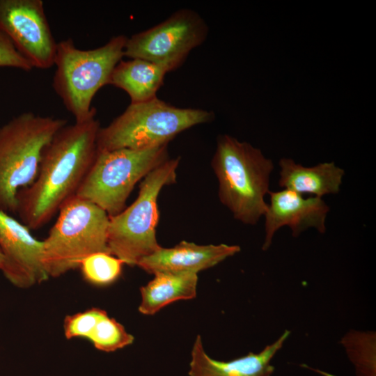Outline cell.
Listing matches in <instances>:
<instances>
[{"instance_id":"cell-15","label":"cell","mask_w":376,"mask_h":376,"mask_svg":"<svg viewBox=\"0 0 376 376\" xmlns=\"http://www.w3.org/2000/svg\"><path fill=\"white\" fill-rule=\"evenodd\" d=\"M279 166L281 187L301 195L311 194L320 198L338 193L345 173L334 162L304 166L292 159L284 157L280 160Z\"/></svg>"},{"instance_id":"cell-9","label":"cell","mask_w":376,"mask_h":376,"mask_svg":"<svg viewBox=\"0 0 376 376\" xmlns=\"http://www.w3.org/2000/svg\"><path fill=\"white\" fill-rule=\"evenodd\" d=\"M208 31L200 14L180 8L162 22L127 37L124 57L148 61L169 72L180 68L190 52L205 42Z\"/></svg>"},{"instance_id":"cell-13","label":"cell","mask_w":376,"mask_h":376,"mask_svg":"<svg viewBox=\"0 0 376 376\" xmlns=\"http://www.w3.org/2000/svg\"><path fill=\"white\" fill-rule=\"evenodd\" d=\"M240 251L237 245H198L181 241L171 248L161 247L141 258L136 266L154 274L157 272H193L210 268Z\"/></svg>"},{"instance_id":"cell-20","label":"cell","mask_w":376,"mask_h":376,"mask_svg":"<svg viewBox=\"0 0 376 376\" xmlns=\"http://www.w3.org/2000/svg\"><path fill=\"white\" fill-rule=\"evenodd\" d=\"M88 340L97 350L111 352L132 344L134 338L106 313L96 324Z\"/></svg>"},{"instance_id":"cell-7","label":"cell","mask_w":376,"mask_h":376,"mask_svg":"<svg viewBox=\"0 0 376 376\" xmlns=\"http://www.w3.org/2000/svg\"><path fill=\"white\" fill-rule=\"evenodd\" d=\"M180 157L168 159L141 181L136 200L109 217L107 245L111 255L130 266L161 249L156 237L159 212L157 198L164 186L176 182Z\"/></svg>"},{"instance_id":"cell-24","label":"cell","mask_w":376,"mask_h":376,"mask_svg":"<svg viewBox=\"0 0 376 376\" xmlns=\"http://www.w3.org/2000/svg\"><path fill=\"white\" fill-rule=\"evenodd\" d=\"M311 370L315 371V372H318V373L322 375H324V376H334L333 375H331L329 373H325V372H323V371H321L320 370H317V369H313V368H311Z\"/></svg>"},{"instance_id":"cell-11","label":"cell","mask_w":376,"mask_h":376,"mask_svg":"<svg viewBox=\"0 0 376 376\" xmlns=\"http://www.w3.org/2000/svg\"><path fill=\"white\" fill-rule=\"evenodd\" d=\"M0 249L4 256L1 271L14 286L26 289L49 278L43 263V242L36 239L26 225L1 210Z\"/></svg>"},{"instance_id":"cell-1","label":"cell","mask_w":376,"mask_h":376,"mask_svg":"<svg viewBox=\"0 0 376 376\" xmlns=\"http://www.w3.org/2000/svg\"><path fill=\"white\" fill-rule=\"evenodd\" d=\"M95 116L60 129L42 151L36 179L19 191L16 213L30 230L44 226L76 195L97 151Z\"/></svg>"},{"instance_id":"cell-6","label":"cell","mask_w":376,"mask_h":376,"mask_svg":"<svg viewBox=\"0 0 376 376\" xmlns=\"http://www.w3.org/2000/svg\"><path fill=\"white\" fill-rule=\"evenodd\" d=\"M58 217L43 242V263L49 277L78 268L88 256L109 253V217L97 205L76 195L60 208Z\"/></svg>"},{"instance_id":"cell-2","label":"cell","mask_w":376,"mask_h":376,"mask_svg":"<svg viewBox=\"0 0 376 376\" xmlns=\"http://www.w3.org/2000/svg\"><path fill=\"white\" fill-rule=\"evenodd\" d=\"M212 168L221 203L243 224L255 225L264 216L274 164L262 151L228 134L217 139Z\"/></svg>"},{"instance_id":"cell-23","label":"cell","mask_w":376,"mask_h":376,"mask_svg":"<svg viewBox=\"0 0 376 376\" xmlns=\"http://www.w3.org/2000/svg\"><path fill=\"white\" fill-rule=\"evenodd\" d=\"M3 264H4V256L0 249V270L2 269Z\"/></svg>"},{"instance_id":"cell-4","label":"cell","mask_w":376,"mask_h":376,"mask_svg":"<svg viewBox=\"0 0 376 376\" xmlns=\"http://www.w3.org/2000/svg\"><path fill=\"white\" fill-rule=\"evenodd\" d=\"M214 119V113L211 111L177 107L157 97L130 103L107 126L100 127L97 150H146L168 145L178 134Z\"/></svg>"},{"instance_id":"cell-22","label":"cell","mask_w":376,"mask_h":376,"mask_svg":"<svg viewBox=\"0 0 376 376\" xmlns=\"http://www.w3.org/2000/svg\"><path fill=\"white\" fill-rule=\"evenodd\" d=\"M8 67L31 71L33 67L16 49L10 40L0 31V68Z\"/></svg>"},{"instance_id":"cell-17","label":"cell","mask_w":376,"mask_h":376,"mask_svg":"<svg viewBox=\"0 0 376 376\" xmlns=\"http://www.w3.org/2000/svg\"><path fill=\"white\" fill-rule=\"evenodd\" d=\"M197 282V274L193 272L155 273L154 278L140 288L139 311L152 315L171 303L194 299Z\"/></svg>"},{"instance_id":"cell-10","label":"cell","mask_w":376,"mask_h":376,"mask_svg":"<svg viewBox=\"0 0 376 376\" xmlns=\"http://www.w3.org/2000/svg\"><path fill=\"white\" fill-rule=\"evenodd\" d=\"M0 31L33 68L54 65L57 42L42 0H0Z\"/></svg>"},{"instance_id":"cell-14","label":"cell","mask_w":376,"mask_h":376,"mask_svg":"<svg viewBox=\"0 0 376 376\" xmlns=\"http://www.w3.org/2000/svg\"><path fill=\"white\" fill-rule=\"evenodd\" d=\"M290 333L285 331L258 353L249 352L228 361H217L208 356L201 337L198 335L191 352L189 376H272L274 368L270 362L281 349Z\"/></svg>"},{"instance_id":"cell-19","label":"cell","mask_w":376,"mask_h":376,"mask_svg":"<svg viewBox=\"0 0 376 376\" xmlns=\"http://www.w3.org/2000/svg\"><path fill=\"white\" fill-rule=\"evenodd\" d=\"M123 264L122 260L109 253L98 252L85 258L79 267L86 281L102 286L119 278Z\"/></svg>"},{"instance_id":"cell-3","label":"cell","mask_w":376,"mask_h":376,"mask_svg":"<svg viewBox=\"0 0 376 376\" xmlns=\"http://www.w3.org/2000/svg\"><path fill=\"white\" fill-rule=\"evenodd\" d=\"M127 37L113 36L104 45L83 50L71 38L57 42L52 86L75 122L96 114L92 101L108 85L116 65L124 57Z\"/></svg>"},{"instance_id":"cell-8","label":"cell","mask_w":376,"mask_h":376,"mask_svg":"<svg viewBox=\"0 0 376 376\" xmlns=\"http://www.w3.org/2000/svg\"><path fill=\"white\" fill-rule=\"evenodd\" d=\"M168 159V145L97 150L76 196L97 205L109 217L117 215L125 208L135 185Z\"/></svg>"},{"instance_id":"cell-21","label":"cell","mask_w":376,"mask_h":376,"mask_svg":"<svg viewBox=\"0 0 376 376\" xmlns=\"http://www.w3.org/2000/svg\"><path fill=\"white\" fill-rule=\"evenodd\" d=\"M107 312L99 308L67 315L63 322L64 335L67 339L84 338L88 340L97 322Z\"/></svg>"},{"instance_id":"cell-12","label":"cell","mask_w":376,"mask_h":376,"mask_svg":"<svg viewBox=\"0 0 376 376\" xmlns=\"http://www.w3.org/2000/svg\"><path fill=\"white\" fill-rule=\"evenodd\" d=\"M268 194L270 202L264 214L265 236L263 250L269 248L274 234L283 226H288L295 237L309 228H314L320 233H325L329 207L322 198H306L285 189L269 191Z\"/></svg>"},{"instance_id":"cell-16","label":"cell","mask_w":376,"mask_h":376,"mask_svg":"<svg viewBox=\"0 0 376 376\" xmlns=\"http://www.w3.org/2000/svg\"><path fill=\"white\" fill-rule=\"evenodd\" d=\"M166 73L164 67L144 59H122L113 69L109 84L126 92L130 103L143 102L157 97Z\"/></svg>"},{"instance_id":"cell-5","label":"cell","mask_w":376,"mask_h":376,"mask_svg":"<svg viewBox=\"0 0 376 376\" xmlns=\"http://www.w3.org/2000/svg\"><path fill=\"white\" fill-rule=\"evenodd\" d=\"M65 125L29 111L0 127V210L16 213L19 191L33 183L45 147Z\"/></svg>"},{"instance_id":"cell-18","label":"cell","mask_w":376,"mask_h":376,"mask_svg":"<svg viewBox=\"0 0 376 376\" xmlns=\"http://www.w3.org/2000/svg\"><path fill=\"white\" fill-rule=\"evenodd\" d=\"M356 376H376V334L352 329L340 340Z\"/></svg>"}]
</instances>
